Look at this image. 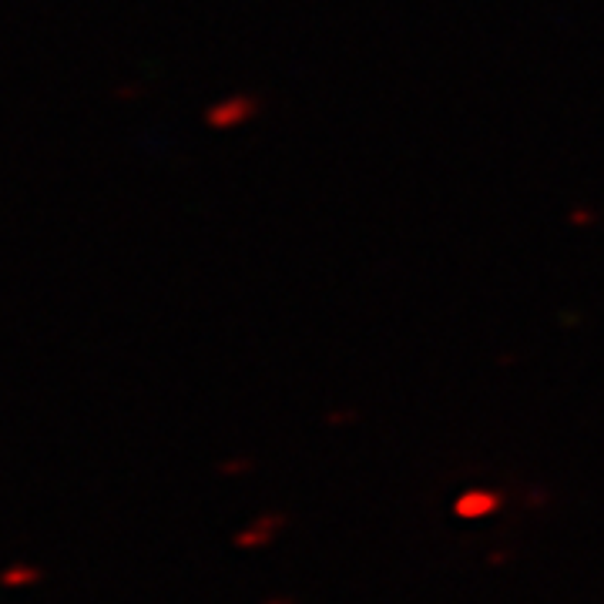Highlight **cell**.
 Here are the masks:
<instances>
[{
	"instance_id": "6da1fadb",
	"label": "cell",
	"mask_w": 604,
	"mask_h": 604,
	"mask_svg": "<svg viewBox=\"0 0 604 604\" xmlns=\"http://www.w3.org/2000/svg\"><path fill=\"white\" fill-rule=\"evenodd\" d=\"M501 507V497L491 491H470L457 501V514L460 517H488Z\"/></svg>"
}]
</instances>
